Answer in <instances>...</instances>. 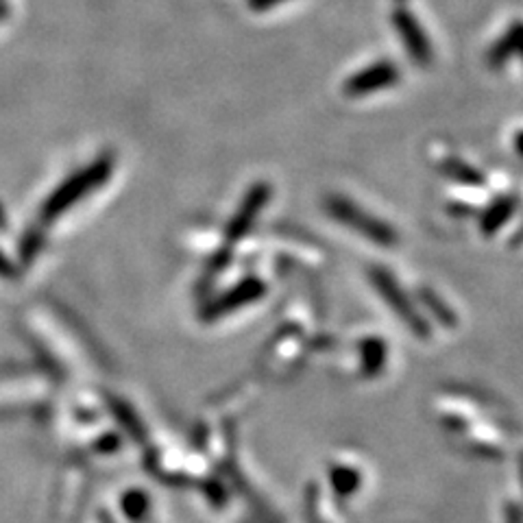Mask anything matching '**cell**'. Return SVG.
Wrapping results in <instances>:
<instances>
[{"label":"cell","instance_id":"cell-10","mask_svg":"<svg viewBox=\"0 0 523 523\" xmlns=\"http://www.w3.org/2000/svg\"><path fill=\"white\" fill-rule=\"evenodd\" d=\"M277 3H283V0H253V7H256V9H268V7H273V4H277Z\"/></svg>","mask_w":523,"mask_h":523},{"label":"cell","instance_id":"cell-5","mask_svg":"<svg viewBox=\"0 0 523 523\" xmlns=\"http://www.w3.org/2000/svg\"><path fill=\"white\" fill-rule=\"evenodd\" d=\"M266 199H268V188H266V185H257V188H253L251 192H249L247 203L242 205L241 212H238L236 217H233L232 225H229V233H232V238L242 236V233L247 232L249 227H251L253 218L257 217V209L262 208Z\"/></svg>","mask_w":523,"mask_h":523},{"label":"cell","instance_id":"cell-4","mask_svg":"<svg viewBox=\"0 0 523 523\" xmlns=\"http://www.w3.org/2000/svg\"><path fill=\"white\" fill-rule=\"evenodd\" d=\"M393 24L399 31V37H402L405 48H408L410 57L417 63H429V60H432V46H429L428 37H425L421 24L414 20L408 12H395Z\"/></svg>","mask_w":523,"mask_h":523},{"label":"cell","instance_id":"cell-8","mask_svg":"<svg viewBox=\"0 0 523 523\" xmlns=\"http://www.w3.org/2000/svg\"><path fill=\"white\" fill-rule=\"evenodd\" d=\"M521 48H523V24H517V27L512 29V31L508 33L500 44H497L491 57L493 61L500 63L506 60V57H511V51H521Z\"/></svg>","mask_w":523,"mask_h":523},{"label":"cell","instance_id":"cell-3","mask_svg":"<svg viewBox=\"0 0 523 523\" xmlns=\"http://www.w3.org/2000/svg\"><path fill=\"white\" fill-rule=\"evenodd\" d=\"M373 283H375V288L382 292L384 299L390 303V307L397 312L399 319H404L405 323H408L410 330H413L414 334L425 339V336H428V327H425V323L419 319V315H414L413 306H410L408 299H405L404 292H399V286L395 283L393 277H390L386 271L373 268Z\"/></svg>","mask_w":523,"mask_h":523},{"label":"cell","instance_id":"cell-7","mask_svg":"<svg viewBox=\"0 0 523 523\" xmlns=\"http://www.w3.org/2000/svg\"><path fill=\"white\" fill-rule=\"evenodd\" d=\"M360 351H363V366L366 373H378L386 358V347L378 339H369L363 342V349Z\"/></svg>","mask_w":523,"mask_h":523},{"label":"cell","instance_id":"cell-2","mask_svg":"<svg viewBox=\"0 0 523 523\" xmlns=\"http://www.w3.org/2000/svg\"><path fill=\"white\" fill-rule=\"evenodd\" d=\"M399 81V72L395 68V63L390 61H378L373 66L364 68L358 75L351 77L345 83V92L351 96H364L373 94V92L386 90V87L395 86Z\"/></svg>","mask_w":523,"mask_h":523},{"label":"cell","instance_id":"cell-9","mask_svg":"<svg viewBox=\"0 0 523 523\" xmlns=\"http://www.w3.org/2000/svg\"><path fill=\"white\" fill-rule=\"evenodd\" d=\"M511 212H512V203L511 201L497 203L495 208H493L491 212L486 214V218L482 221V229L486 233H493L495 229H500V225L506 221L508 217H511Z\"/></svg>","mask_w":523,"mask_h":523},{"label":"cell","instance_id":"cell-6","mask_svg":"<svg viewBox=\"0 0 523 523\" xmlns=\"http://www.w3.org/2000/svg\"><path fill=\"white\" fill-rule=\"evenodd\" d=\"M264 292V286L257 280H249L241 283L238 288H233L232 292L227 295V299L223 303H218V310L225 312V310H236V307H242L247 306V303L260 299V295Z\"/></svg>","mask_w":523,"mask_h":523},{"label":"cell","instance_id":"cell-1","mask_svg":"<svg viewBox=\"0 0 523 523\" xmlns=\"http://www.w3.org/2000/svg\"><path fill=\"white\" fill-rule=\"evenodd\" d=\"M330 214H334V218H339L340 223L349 225L351 229L360 232L363 236L369 238V241L378 242L380 247H390V244L397 241V236H395V232H390L388 225L378 221V218L371 217V214H364L358 205L347 201V199H340V197L331 199Z\"/></svg>","mask_w":523,"mask_h":523}]
</instances>
